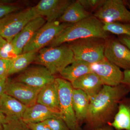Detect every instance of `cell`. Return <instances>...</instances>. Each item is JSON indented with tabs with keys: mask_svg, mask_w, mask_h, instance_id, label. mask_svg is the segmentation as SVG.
<instances>
[{
	"mask_svg": "<svg viewBox=\"0 0 130 130\" xmlns=\"http://www.w3.org/2000/svg\"><path fill=\"white\" fill-rule=\"evenodd\" d=\"M130 92L124 85H103L90 103L85 121V129L92 130L107 125L113 120L120 102Z\"/></svg>",
	"mask_w": 130,
	"mask_h": 130,
	"instance_id": "cell-1",
	"label": "cell"
},
{
	"mask_svg": "<svg viewBox=\"0 0 130 130\" xmlns=\"http://www.w3.org/2000/svg\"><path fill=\"white\" fill-rule=\"evenodd\" d=\"M102 21L91 16L67 27L49 44L48 47L58 46L79 39L97 38L108 40V32L103 28Z\"/></svg>",
	"mask_w": 130,
	"mask_h": 130,
	"instance_id": "cell-2",
	"label": "cell"
},
{
	"mask_svg": "<svg viewBox=\"0 0 130 130\" xmlns=\"http://www.w3.org/2000/svg\"><path fill=\"white\" fill-rule=\"evenodd\" d=\"M74 60L73 52L66 43L58 46L43 48L38 52L34 62L42 65L54 75Z\"/></svg>",
	"mask_w": 130,
	"mask_h": 130,
	"instance_id": "cell-3",
	"label": "cell"
},
{
	"mask_svg": "<svg viewBox=\"0 0 130 130\" xmlns=\"http://www.w3.org/2000/svg\"><path fill=\"white\" fill-rule=\"evenodd\" d=\"M107 40L97 38L79 39L68 43L74 60L93 64L105 58L104 52Z\"/></svg>",
	"mask_w": 130,
	"mask_h": 130,
	"instance_id": "cell-4",
	"label": "cell"
},
{
	"mask_svg": "<svg viewBox=\"0 0 130 130\" xmlns=\"http://www.w3.org/2000/svg\"><path fill=\"white\" fill-rule=\"evenodd\" d=\"M38 17L33 7L8 14L0 19V36L11 42L29 22Z\"/></svg>",
	"mask_w": 130,
	"mask_h": 130,
	"instance_id": "cell-5",
	"label": "cell"
},
{
	"mask_svg": "<svg viewBox=\"0 0 130 130\" xmlns=\"http://www.w3.org/2000/svg\"><path fill=\"white\" fill-rule=\"evenodd\" d=\"M55 83L59 94L61 118L71 130H83L78 123L73 107L71 83L61 77L56 78Z\"/></svg>",
	"mask_w": 130,
	"mask_h": 130,
	"instance_id": "cell-6",
	"label": "cell"
},
{
	"mask_svg": "<svg viewBox=\"0 0 130 130\" xmlns=\"http://www.w3.org/2000/svg\"><path fill=\"white\" fill-rule=\"evenodd\" d=\"M71 24L58 20L47 22L36 31L24 48L23 53L37 51L48 46Z\"/></svg>",
	"mask_w": 130,
	"mask_h": 130,
	"instance_id": "cell-7",
	"label": "cell"
},
{
	"mask_svg": "<svg viewBox=\"0 0 130 130\" xmlns=\"http://www.w3.org/2000/svg\"><path fill=\"white\" fill-rule=\"evenodd\" d=\"M93 16L103 22L130 23V11L122 0H106Z\"/></svg>",
	"mask_w": 130,
	"mask_h": 130,
	"instance_id": "cell-8",
	"label": "cell"
},
{
	"mask_svg": "<svg viewBox=\"0 0 130 130\" xmlns=\"http://www.w3.org/2000/svg\"><path fill=\"white\" fill-rule=\"evenodd\" d=\"M56 78L44 67L27 68L14 81L20 82L36 88L41 89L54 83Z\"/></svg>",
	"mask_w": 130,
	"mask_h": 130,
	"instance_id": "cell-9",
	"label": "cell"
},
{
	"mask_svg": "<svg viewBox=\"0 0 130 130\" xmlns=\"http://www.w3.org/2000/svg\"><path fill=\"white\" fill-rule=\"evenodd\" d=\"M106 59L120 68L130 70V50L118 39L107 40L104 52Z\"/></svg>",
	"mask_w": 130,
	"mask_h": 130,
	"instance_id": "cell-10",
	"label": "cell"
},
{
	"mask_svg": "<svg viewBox=\"0 0 130 130\" xmlns=\"http://www.w3.org/2000/svg\"><path fill=\"white\" fill-rule=\"evenodd\" d=\"M91 68L92 72L99 77L103 85L113 87L121 84L123 72L106 58L91 64Z\"/></svg>",
	"mask_w": 130,
	"mask_h": 130,
	"instance_id": "cell-11",
	"label": "cell"
},
{
	"mask_svg": "<svg viewBox=\"0 0 130 130\" xmlns=\"http://www.w3.org/2000/svg\"><path fill=\"white\" fill-rule=\"evenodd\" d=\"M41 89L31 87L23 83L11 81L7 79L5 93L29 107L37 103L38 95Z\"/></svg>",
	"mask_w": 130,
	"mask_h": 130,
	"instance_id": "cell-12",
	"label": "cell"
},
{
	"mask_svg": "<svg viewBox=\"0 0 130 130\" xmlns=\"http://www.w3.org/2000/svg\"><path fill=\"white\" fill-rule=\"evenodd\" d=\"M73 2L70 0H42L33 7L38 15L47 22L57 21L68 7Z\"/></svg>",
	"mask_w": 130,
	"mask_h": 130,
	"instance_id": "cell-13",
	"label": "cell"
},
{
	"mask_svg": "<svg viewBox=\"0 0 130 130\" xmlns=\"http://www.w3.org/2000/svg\"><path fill=\"white\" fill-rule=\"evenodd\" d=\"M46 23L44 18L37 17L31 21L24 27L11 42L17 55L23 53L24 48L35 32Z\"/></svg>",
	"mask_w": 130,
	"mask_h": 130,
	"instance_id": "cell-14",
	"label": "cell"
},
{
	"mask_svg": "<svg viewBox=\"0 0 130 130\" xmlns=\"http://www.w3.org/2000/svg\"><path fill=\"white\" fill-rule=\"evenodd\" d=\"M60 118L59 111L36 103L27 107L22 119L26 124L41 123L52 118Z\"/></svg>",
	"mask_w": 130,
	"mask_h": 130,
	"instance_id": "cell-15",
	"label": "cell"
},
{
	"mask_svg": "<svg viewBox=\"0 0 130 130\" xmlns=\"http://www.w3.org/2000/svg\"><path fill=\"white\" fill-rule=\"evenodd\" d=\"M73 89L83 91L90 101L101 91L103 84L99 77L93 72L82 76L72 83Z\"/></svg>",
	"mask_w": 130,
	"mask_h": 130,
	"instance_id": "cell-16",
	"label": "cell"
},
{
	"mask_svg": "<svg viewBox=\"0 0 130 130\" xmlns=\"http://www.w3.org/2000/svg\"><path fill=\"white\" fill-rule=\"evenodd\" d=\"M73 107L77 121L81 126L84 123L90 103V98L83 91L73 89Z\"/></svg>",
	"mask_w": 130,
	"mask_h": 130,
	"instance_id": "cell-17",
	"label": "cell"
},
{
	"mask_svg": "<svg viewBox=\"0 0 130 130\" xmlns=\"http://www.w3.org/2000/svg\"><path fill=\"white\" fill-rule=\"evenodd\" d=\"M108 125L116 130H130V96L120 101L113 120Z\"/></svg>",
	"mask_w": 130,
	"mask_h": 130,
	"instance_id": "cell-18",
	"label": "cell"
},
{
	"mask_svg": "<svg viewBox=\"0 0 130 130\" xmlns=\"http://www.w3.org/2000/svg\"><path fill=\"white\" fill-rule=\"evenodd\" d=\"M27 107L6 93L0 98V110L6 117L22 119Z\"/></svg>",
	"mask_w": 130,
	"mask_h": 130,
	"instance_id": "cell-19",
	"label": "cell"
},
{
	"mask_svg": "<svg viewBox=\"0 0 130 130\" xmlns=\"http://www.w3.org/2000/svg\"><path fill=\"white\" fill-rule=\"evenodd\" d=\"M91 16L78 0L73 2L68 7L64 13L58 20L60 23L73 24Z\"/></svg>",
	"mask_w": 130,
	"mask_h": 130,
	"instance_id": "cell-20",
	"label": "cell"
},
{
	"mask_svg": "<svg viewBox=\"0 0 130 130\" xmlns=\"http://www.w3.org/2000/svg\"><path fill=\"white\" fill-rule=\"evenodd\" d=\"M93 72L91 64L83 61L75 60L60 73L61 78L71 83L87 73Z\"/></svg>",
	"mask_w": 130,
	"mask_h": 130,
	"instance_id": "cell-21",
	"label": "cell"
},
{
	"mask_svg": "<svg viewBox=\"0 0 130 130\" xmlns=\"http://www.w3.org/2000/svg\"><path fill=\"white\" fill-rule=\"evenodd\" d=\"M37 103L59 111V94L55 81L41 89Z\"/></svg>",
	"mask_w": 130,
	"mask_h": 130,
	"instance_id": "cell-22",
	"label": "cell"
},
{
	"mask_svg": "<svg viewBox=\"0 0 130 130\" xmlns=\"http://www.w3.org/2000/svg\"><path fill=\"white\" fill-rule=\"evenodd\" d=\"M37 53V51H30L22 53L11 60L9 75L18 73L27 69L29 65L35 61Z\"/></svg>",
	"mask_w": 130,
	"mask_h": 130,
	"instance_id": "cell-23",
	"label": "cell"
},
{
	"mask_svg": "<svg viewBox=\"0 0 130 130\" xmlns=\"http://www.w3.org/2000/svg\"><path fill=\"white\" fill-rule=\"evenodd\" d=\"M104 30L119 36L130 37V23L119 22H103Z\"/></svg>",
	"mask_w": 130,
	"mask_h": 130,
	"instance_id": "cell-24",
	"label": "cell"
},
{
	"mask_svg": "<svg viewBox=\"0 0 130 130\" xmlns=\"http://www.w3.org/2000/svg\"><path fill=\"white\" fill-rule=\"evenodd\" d=\"M2 130H30L22 119L6 116Z\"/></svg>",
	"mask_w": 130,
	"mask_h": 130,
	"instance_id": "cell-25",
	"label": "cell"
},
{
	"mask_svg": "<svg viewBox=\"0 0 130 130\" xmlns=\"http://www.w3.org/2000/svg\"><path fill=\"white\" fill-rule=\"evenodd\" d=\"M16 55L11 42L0 36V58L11 60Z\"/></svg>",
	"mask_w": 130,
	"mask_h": 130,
	"instance_id": "cell-26",
	"label": "cell"
},
{
	"mask_svg": "<svg viewBox=\"0 0 130 130\" xmlns=\"http://www.w3.org/2000/svg\"><path fill=\"white\" fill-rule=\"evenodd\" d=\"M86 11L91 12L97 11L105 2L106 0H78Z\"/></svg>",
	"mask_w": 130,
	"mask_h": 130,
	"instance_id": "cell-27",
	"label": "cell"
},
{
	"mask_svg": "<svg viewBox=\"0 0 130 130\" xmlns=\"http://www.w3.org/2000/svg\"><path fill=\"white\" fill-rule=\"evenodd\" d=\"M52 130H71L61 118L49 119L44 121Z\"/></svg>",
	"mask_w": 130,
	"mask_h": 130,
	"instance_id": "cell-28",
	"label": "cell"
},
{
	"mask_svg": "<svg viewBox=\"0 0 130 130\" xmlns=\"http://www.w3.org/2000/svg\"><path fill=\"white\" fill-rule=\"evenodd\" d=\"M10 60L0 58V79L7 81L9 76Z\"/></svg>",
	"mask_w": 130,
	"mask_h": 130,
	"instance_id": "cell-29",
	"label": "cell"
},
{
	"mask_svg": "<svg viewBox=\"0 0 130 130\" xmlns=\"http://www.w3.org/2000/svg\"><path fill=\"white\" fill-rule=\"evenodd\" d=\"M20 9V7L16 5L0 3V19L11 13L18 11Z\"/></svg>",
	"mask_w": 130,
	"mask_h": 130,
	"instance_id": "cell-30",
	"label": "cell"
},
{
	"mask_svg": "<svg viewBox=\"0 0 130 130\" xmlns=\"http://www.w3.org/2000/svg\"><path fill=\"white\" fill-rule=\"evenodd\" d=\"M27 124L30 130H52L44 122Z\"/></svg>",
	"mask_w": 130,
	"mask_h": 130,
	"instance_id": "cell-31",
	"label": "cell"
},
{
	"mask_svg": "<svg viewBox=\"0 0 130 130\" xmlns=\"http://www.w3.org/2000/svg\"><path fill=\"white\" fill-rule=\"evenodd\" d=\"M121 84L124 85L130 91V70L123 72V78Z\"/></svg>",
	"mask_w": 130,
	"mask_h": 130,
	"instance_id": "cell-32",
	"label": "cell"
},
{
	"mask_svg": "<svg viewBox=\"0 0 130 130\" xmlns=\"http://www.w3.org/2000/svg\"><path fill=\"white\" fill-rule=\"evenodd\" d=\"M118 39L121 43L130 50V37L126 36H119Z\"/></svg>",
	"mask_w": 130,
	"mask_h": 130,
	"instance_id": "cell-33",
	"label": "cell"
},
{
	"mask_svg": "<svg viewBox=\"0 0 130 130\" xmlns=\"http://www.w3.org/2000/svg\"><path fill=\"white\" fill-rule=\"evenodd\" d=\"M6 81L0 79V98L5 93Z\"/></svg>",
	"mask_w": 130,
	"mask_h": 130,
	"instance_id": "cell-34",
	"label": "cell"
},
{
	"mask_svg": "<svg viewBox=\"0 0 130 130\" xmlns=\"http://www.w3.org/2000/svg\"><path fill=\"white\" fill-rule=\"evenodd\" d=\"M6 116L0 110V130H2L3 124L5 121Z\"/></svg>",
	"mask_w": 130,
	"mask_h": 130,
	"instance_id": "cell-35",
	"label": "cell"
},
{
	"mask_svg": "<svg viewBox=\"0 0 130 130\" xmlns=\"http://www.w3.org/2000/svg\"><path fill=\"white\" fill-rule=\"evenodd\" d=\"M113 130V128L111 127V126L107 125H105V126L100 127V128H97V129L92 130Z\"/></svg>",
	"mask_w": 130,
	"mask_h": 130,
	"instance_id": "cell-36",
	"label": "cell"
},
{
	"mask_svg": "<svg viewBox=\"0 0 130 130\" xmlns=\"http://www.w3.org/2000/svg\"><path fill=\"white\" fill-rule=\"evenodd\" d=\"M126 4H128L129 7H130V1H128L127 2H126Z\"/></svg>",
	"mask_w": 130,
	"mask_h": 130,
	"instance_id": "cell-37",
	"label": "cell"
},
{
	"mask_svg": "<svg viewBox=\"0 0 130 130\" xmlns=\"http://www.w3.org/2000/svg\"></svg>",
	"mask_w": 130,
	"mask_h": 130,
	"instance_id": "cell-38",
	"label": "cell"
}]
</instances>
